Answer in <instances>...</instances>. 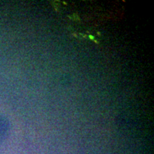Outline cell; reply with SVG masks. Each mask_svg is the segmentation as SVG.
Here are the masks:
<instances>
[{"instance_id": "6da1fadb", "label": "cell", "mask_w": 154, "mask_h": 154, "mask_svg": "<svg viewBox=\"0 0 154 154\" xmlns=\"http://www.w3.org/2000/svg\"><path fill=\"white\" fill-rule=\"evenodd\" d=\"M8 126L6 123L0 121V143H2L8 133Z\"/></svg>"}]
</instances>
